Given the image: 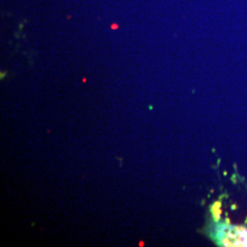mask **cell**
Returning a JSON list of instances; mask_svg holds the SVG:
<instances>
[{"mask_svg":"<svg viewBox=\"0 0 247 247\" xmlns=\"http://www.w3.org/2000/svg\"><path fill=\"white\" fill-rule=\"evenodd\" d=\"M139 246H144V243H143V242H140V244H139Z\"/></svg>","mask_w":247,"mask_h":247,"instance_id":"cell-1","label":"cell"}]
</instances>
